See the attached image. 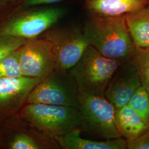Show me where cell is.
Wrapping results in <instances>:
<instances>
[{"mask_svg":"<svg viewBox=\"0 0 149 149\" xmlns=\"http://www.w3.org/2000/svg\"><path fill=\"white\" fill-rule=\"evenodd\" d=\"M81 129L78 128L69 133L57 136L54 139L59 148L64 149H125L126 140L123 137L107 139L103 141L91 140L80 136Z\"/></svg>","mask_w":149,"mask_h":149,"instance_id":"obj_11","label":"cell"},{"mask_svg":"<svg viewBox=\"0 0 149 149\" xmlns=\"http://www.w3.org/2000/svg\"><path fill=\"white\" fill-rule=\"evenodd\" d=\"M21 120L22 124V130L18 131L13 136V139L9 143L10 149L59 148L58 144L53 138L32 128L22 119Z\"/></svg>","mask_w":149,"mask_h":149,"instance_id":"obj_12","label":"cell"},{"mask_svg":"<svg viewBox=\"0 0 149 149\" xmlns=\"http://www.w3.org/2000/svg\"><path fill=\"white\" fill-rule=\"evenodd\" d=\"M42 79L26 76L0 79V106L21 110L31 92Z\"/></svg>","mask_w":149,"mask_h":149,"instance_id":"obj_10","label":"cell"},{"mask_svg":"<svg viewBox=\"0 0 149 149\" xmlns=\"http://www.w3.org/2000/svg\"><path fill=\"white\" fill-rule=\"evenodd\" d=\"M123 60L107 58L88 45L69 73L81 92L104 96L113 74Z\"/></svg>","mask_w":149,"mask_h":149,"instance_id":"obj_3","label":"cell"},{"mask_svg":"<svg viewBox=\"0 0 149 149\" xmlns=\"http://www.w3.org/2000/svg\"><path fill=\"white\" fill-rule=\"evenodd\" d=\"M24 76L18 49L0 60V79Z\"/></svg>","mask_w":149,"mask_h":149,"instance_id":"obj_18","label":"cell"},{"mask_svg":"<svg viewBox=\"0 0 149 149\" xmlns=\"http://www.w3.org/2000/svg\"><path fill=\"white\" fill-rule=\"evenodd\" d=\"M142 86L149 94V48L136 47L132 56Z\"/></svg>","mask_w":149,"mask_h":149,"instance_id":"obj_16","label":"cell"},{"mask_svg":"<svg viewBox=\"0 0 149 149\" xmlns=\"http://www.w3.org/2000/svg\"><path fill=\"white\" fill-rule=\"evenodd\" d=\"M60 7L30 10L16 15L0 28V36H10L26 39L42 35L59 21L65 14Z\"/></svg>","mask_w":149,"mask_h":149,"instance_id":"obj_7","label":"cell"},{"mask_svg":"<svg viewBox=\"0 0 149 149\" xmlns=\"http://www.w3.org/2000/svg\"><path fill=\"white\" fill-rule=\"evenodd\" d=\"M63 1L64 0H24L23 6L25 7H34L55 3Z\"/></svg>","mask_w":149,"mask_h":149,"instance_id":"obj_21","label":"cell"},{"mask_svg":"<svg viewBox=\"0 0 149 149\" xmlns=\"http://www.w3.org/2000/svg\"><path fill=\"white\" fill-rule=\"evenodd\" d=\"M19 117L31 127L54 138L80 128L79 109L73 107L43 103H27Z\"/></svg>","mask_w":149,"mask_h":149,"instance_id":"obj_2","label":"cell"},{"mask_svg":"<svg viewBox=\"0 0 149 149\" xmlns=\"http://www.w3.org/2000/svg\"><path fill=\"white\" fill-rule=\"evenodd\" d=\"M116 120L120 133L125 140L136 138L149 130V124L129 105L116 111Z\"/></svg>","mask_w":149,"mask_h":149,"instance_id":"obj_14","label":"cell"},{"mask_svg":"<svg viewBox=\"0 0 149 149\" xmlns=\"http://www.w3.org/2000/svg\"><path fill=\"white\" fill-rule=\"evenodd\" d=\"M18 51L24 76L44 78L55 70L52 45L48 40L37 38L29 39Z\"/></svg>","mask_w":149,"mask_h":149,"instance_id":"obj_8","label":"cell"},{"mask_svg":"<svg viewBox=\"0 0 149 149\" xmlns=\"http://www.w3.org/2000/svg\"><path fill=\"white\" fill-rule=\"evenodd\" d=\"M128 105L149 124V94L143 86L135 91Z\"/></svg>","mask_w":149,"mask_h":149,"instance_id":"obj_17","label":"cell"},{"mask_svg":"<svg viewBox=\"0 0 149 149\" xmlns=\"http://www.w3.org/2000/svg\"><path fill=\"white\" fill-rule=\"evenodd\" d=\"M81 129L107 139L122 137L116 120V109L104 96L80 91Z\"/></svg>","mask_w":149,"mask_h":149,"instance_id":"obj_4","label":"cell"},{"mask_svg":"<svg viewBox=\"0 0 149 149\" xmlns=\"http://www.w3.org/2000/svg\"><path fill=\"white\" fill-rule=\"evenodd\" d=\"M10 1V0H0V7H2Z\"/></svg>","mask_w":149,"mask_h":149,"instance_id":"obj_22","label":"cell"},{"mask_svg":"<svg viewBox=\"0 0 149 149\" xmlns=\"http://www.w3.org/2000/svg\"><path fill=\"white\" fill-rule=\"evenodd\" d=\"M84 33L89 45L107 58L125 60L133 55L135 46L124 15H95L86 23Z\"/></svg>","mask_w":149,"mask_h":149,"instance_id":"obj_1","label":"cell"},{"mask_svg":"<svg viewBox=\"0 0 149 149\" xmlns=\"http://www.w3.org/2000/svg\"><path fill=\"white\" fill-rule=\"evenodd\" d=\"M27 40L23 38L0 36V60L21 47Z\"/></svg>","mask_w":149,"mask_h":149,"instance_id":"obj_19","label":"cell"},{"mask_svg":"<svg viewBox=\"0 0 149 149\" xmlns=\"http://www.w3.org/2000/svg\"><path fill=\"white\" fill-rule=\"evenodd\" d=\"M149 4V0H86L89 10L99 16H123Z\"/></svg>","mask_w":149,"mask_h":149,"instance_id":"obj_13","label":"cell"},{"mask_svg":"<svg viewBox=\"0 0 149 149\" xmlns=\"http://www.w3.org/2000/svg\"><path fill=\"white\" fill-rule=\"evenodd\" d=\"M142 86L133 57L124 60L109 82L104 97L112 103L116 111L128 105L137 89Z\"/></svg>","mask_w":149,"mask_h":149,"instance_id":"obj_9","label":"cell"},{"mask_svg":"<svg viewBox=\"0 0 149 149\" xmlns=\"http://www.w3.org/2000/svg\"><path fill=\"white\" fill-rule=\"evenodd\" d=\"M124 18L135 46L149 48V7L125 15Z\"/></svg>","mask_w":149,"mask_h":149,"instance_id":"obj_15","label":"cell"},{"mask_svg":"<svg viewBox=\"0 0 149 149\" xmlns=\"http://www.w3.org/2000/svg\"><path fill=\"white\" fill-rule=\"evenodd\" d=\"M127 149H149V130L136 138L126 140Z\"/></svg>","mask_w":149,"mask_h":149,"instance_id":"obj_20","label":"cell"},{"mask_svg":"<svg viewBox=\"0 0 149 149\" xmlns=\"http://www.w3.org/2000/svg\"><path fill=\"white\" fill-rule=\"evenodd\" d=\"M79 96V87L69 72L55 70L34 87L26 104L43 103L78 108Z\"/></svg>","mask_w":149,"mask_h":149,"instance_id":"obj_5","label":"cell"},{"mask_svg":"<svg viewBox=\"0 0 149 149\" xmlns=\"http://www.w3.org/2000/svg\"><path fill=\"white\" fill-rule=\"evenodd\" d=\"M42 35L52 45L55 70L61 71L73 67L89 45L84 33L75 27L50 28Z\"/></svg>","mask_w":149,"mask_h":149,"instance_id":"obj_6","label":"cell"}]
</instances>
